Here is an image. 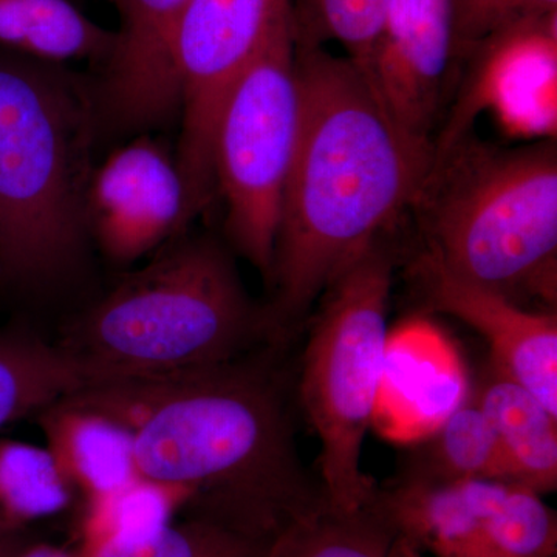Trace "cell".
<instances>
[{
  "label": "cell",
  "instance_id": "6da1fadb",
  "mask_svg": "<svg viewBox=\"0 0 557 557\" xmlns=\"http://www.w3.org/2000/svg\"><path fill=\"white\" fill-rule=\"evenodd\" d=\"M267 346L225 364L98 383L69 398L121 421L138 474L182 491L185 518L271 542L330 507L296 443L295 386Z\"/></svg>",
  "mask_w": 557,
  "mask_h": 557
},
{
  "label": "cell",
  "instance_id": "7a4b0ae2",
  "mask_svg": "<svg viewBox=\"0 0 557 557\" xmlns=\"http://www.w3.org/2000/svg\"><path fill=\"white\" fill-rule=\"evenodd\" d=\"M296 67L298 141L262 307L274 347H287L341 271L416 207L435 160L434 143L403 129L347 58L296 46Z\"/></svg>",
  "mask_w": 557,
  "mask_h": 557
},
{
  "label": "cell",
  "instance_id": "3957f363",
  "mask_svg": "<svg viewBox=\"0 0 557 557\" xmlns=\"http://www.w3.org/2000/svg\"><path fill=\"white\" fill-rule=\"evenodd\" d=\"M270 346L228 249L182 237L70 322L58 347L104 381L225 364Z\"/></svg>",
  "mask_w": 557,
  "mask_h": 557
},
{
  "label": "cell",
  "instance_id": "277c9868",
  "mask_svg": "<svg viewBox=\"0 0 557 557\" xmlns=\"http://www.w3.org/2000/svg\"><path fill=\"white\" fill-rule=\"evenodd\" d=\"M62 65L0 49V278L42 285L76 265L100 124Z\"/></svg>",
  "mask_w": 557,
  "mask_h": 557
},
{
  "label": "cell",
  "instance_id": "5b68a950",
  "mask_svg": "<svg viewBox=\"0 0 557 557\" xmlns=\"http://www.w3.org/2000/svg\"><path fill=\"white\" fill-rule=\"evenodd\" d=\"M424 258L520 302H556L555 141L502 149L468 135L434 160L416 207Z\"/></svg>",
  "mask_w": 557,
  "mask_h": 557
},
{
  "label": "cell",
  "instance_id": "8992f818",
  "mask_svg": "<svg viewBox=\"0 0 557 557\" xmlns=\"http://www.w3.org/2000/svg\"><path fill=\"white\" fill-rule=\"evenodd\" d=\"M392 277L394 256L381 239L341 271L319 299L295 381L321 445L319 482L341 511L366 507L379 487L361 458L386 373Z\"/></svg>",
  "mask_w": 557,
  "mask_h": 557
},
{
  "label": "cell",
  "instance_id": "52a82bcc",
  "mask_svg": "<svg viewBox=\"0 0 557 557\" xmlns=\"http://www.w3.org/2000/svg\"><path fill=\"white\" fill-rule=\"evenodd\" d=\"M299 119L296 39L289 14L231 90L214 139L215 188L225 200L228 239L259 271L267 287Z\"/></svg>",
  "mask_w": 557,
  "mask_h": 557
},
{
  "label": "cell",
  "instance_id": "ba28073f",
  "mask_svg": "<svg viewBox=\"0 0 557 557\" xmlns=\"http://www.w3.org/2000/svg\"><path fill=\"white\" fill-rule=\"evenodd\" d=\"M292 14L289 0H189L172 40L182 113L175 161L190 222L218 193L215 131L231 90L271 32Z\"/></svg>",
  "mask_w": 557,
  "mask_h": 557
},
{
  "label": "cell",
  "instance_id": "9c48e42d",
  "mask_svg": "<svg viewBox=\"0 0 557 557\" xmlns=\"http://www.w3.org/2000/svg\"><path fill=\"white\" fill-rule=\"evenodd\" d=\"M463 86L434 138L435 159L490 115L507 137L555 141L557 13L520 21L480 40L465 57Z\"/></svg>",
  "mask_w": 557,
  "mask_h": 557
},
{
  "label": "cell",
  "instance_id": "30bf717a",
  "mask_svg": "<svg viewBox=\"0 0 557 557\" xmlns=\"http://www.w3.org/2000/svg\"><path fill=\"white\" fill-rule=\"evenodd\" d=\"M189 223L177 161L157 139L135 138L91 172L87 236L112 262L123 265L145 258L183 236Z\"/></svg>",
  "mask_w": 557,
  "mask_h": 557
},
{
  "label": "cell",
  "instance_id": "8fae6325",
  "mask_svg": "<svg viewBox=\"0 0 557 557\" xmlns=\"http://www.w3.org/2000/svg\"><path fill=\"white\" fill-rule=\"evenodd\" d=\"M458 65L453 0H388L362 73L403 129L434 143Z\"/></svg>",
  "mask_w": 557,
  "mask_h": 557
},
{
  "label": "cell",
  "instance_id": "7c38bea8",
  "mask_svg": "<svg viewBox=\"0 0 557 557\" xmlns=\"http://www.w3.org/2000/svg\"><path fill=\"white\" fill-rule=\"evenodd\" d=\"M431 309L458 319L486 341L490 366L525 387L557 417V318L450 276L421 256L417 269Z\"/></svg>",
  "mask_w": 557,
  "mask_h": 557
},
{
  "label": "cell",
  "instance_id": "4fadbf2b",
  "mask_svg": "<svg viewBox=\"0 0 557 557\" xmlns=\"http://www.w3.org/2000/svg\"><path fill=\"white\" fill-rule=\"evenodd\" d=\"M120 14L102 65L101 120L126 129L152 126L178 110L172 40L189 0H110Z\"/></svg>",
  "mask_w": 557,
  "mask_h": 557
},
{
  "label": "cell",
  "instance_id": "5bb4252c",
  "mask_svg": "<svg viewBox=\"0 0 557 557\" xmlns=\"http://www.w3.org/2000/svg\"><path fill=\"white\" fill-rule=\"evenodd\" d=\"M509 483L497 480L413 482L376 487L375 500L399 537L424 556L471 557Z\"/></svg>",
  "mask_w": 557,
  "mask_h": 557
},
{
  "label": "cell",
  "instance_id": "9a60e30c",
  "mask_svg": "<svg viewBox=\"0 0 557 557\" xmlns=\"http://www.w3.org/2000/svg\"><path fill=\"white\" fill-rule=\"evenodd\" d=\"M35 418L46 448L84 500L139 475L129 429L108 413L65 397Z\"/></svg>",
  "mask_w": 557,
  "mask_h": 557
},
{
  "label": "cell",
  "instance_id": "2e32d148",
  "mask_svg": "<svg viewBox=\"0 0 557 557\" xmlns=\"http://www.w3.org/2000/svg\"><path fill=\"white\" fill-rule=\"evenodd\" d=\"M472 399L493 424L508 482L545 496L557 487V417L516 381L486 370Z\"/></svg>",
  "mask_w": 557,
  "mask_h": 557
},
{
  "label": "cell",
  "instance_id": "e0dca14e",
  "mask_svg": "<svg viewBox=\"0 0 557 557\" xmlns=\"http://www.w3.org/2000/svg\"><path fill=\"white\" fill-rule=\"evenodd\" d=\"M115 32L76 9L70 0H0V49L62 65L90 61L102 67Z\"/></svg>",
  "mask_w": 557,
  "mask_h": 557
},
{
  "label": "cell",
  "instance_id": "ac0fdd59",
  "mask_svg": "<svg viewBox=\"0 0 557 557\" xmlns=\"http://www.w3.org/2000/svg\"><path fill=\"white\" fill-rule=\"evenodd\" d=\"M98 383L104 380L62 348L0 332V431Z\"/></svg>",
  "mask_w": 557,
  "mask_h": 557
},
{
  "label": "cell",
  "instance_id": "d6986e66",
  "mask_svg": "<svg viewBox=\"0 0 557 557\" xmlns=\"http://www.w3.org/2000/svg\"><path fill=\"white\" fill-rule=\"evenodd\" d=\"M399 480L413 482H508L507 463L493 424L469 398L440 421L434 434L409 457Z\"/></svg>",
  "mask_w": 557,
  "mask_h": 557
},
{
  "label": "cell",
  "instance_id": "ffe728a7",
  "mask_svg": "<svg viewBox=\"0 0 557 557\" xmlns=\"http://www.w3.org/2000/svg\"><path fill=\"white\" fill-rule=\"evenodd\" d=\"M185 494L137 475L115 490L84 500L79 552L89 557L106 545L137 541L185 512Z\"/></svg>",
  "mask_w": 557,
  "mask_h": 557
},
{
  "label": "cell",
  "instance_id": "44dd1931",
  "mask_svg": "<svg viewBox=\"0 0 557 557\" xmlns=\"http://www.w3.org/2000/svg\"><path fill=\"white\" fill-rule=\"evenodd\" d=\"M397 536L373 497L354 511L325 507L296 520L271 541L265 557H391Z\"/></svg>",
  "mask_w": 557,
  "mask_h": 557
},
{
  "label": "cell",
  "instance_id": "7402d4cb",
  "mask_svg": "<svg viewBox=\"0 0 557 557\" xmlns=\"http://www.w3.org/2000/svg\"><path fill=\"white\" fill-rule=\"evenodd\" d=\"M75 494L46 446L0 438V533L60 515Z\"/></svg>",
  "mask_w": 557,
  "mask_h": 557
},
{
  "label": "cell",
  "instance_id": "603a6c76",
  "mask_svg": "<svg viewBox=\"0 0 557 557\" xmlns=\"http://www.w3.org/2000/svg\"><path fill=\"white\" fill-rule=\"evenodd\" d=\"M388 0H289L296 46L335 42L359 70L379 36Z\"/></svg>",
  "mask_w": 557,
  "mask_h": 557
},
{
  "label": "cell",
  "instance_id": "cb8c5ba5",
  "mask_svg": "<svg viewBox=\"0 0 557 557\" xmlns=\"http://www.w3.org/2000/svg\"><path fill=\"white\" fill-rule=\"evenodd\" d=\"M471 557H557V518L544 496L509 483Z\"/></svg>",
  "mask_w": 557,
  "mask_h": 557
},
{
  "label": "cell",
  "instance_id": "d4e9b609",
  "mask_svg": "<svg viewBox=\"0 0 557 557\" xmlns=\"http://www.w3.org/2000/svg\"><path fill=\"white\" fill-rule=\"evenodd\" d=\"M270 544L208 520L183 518L137 541L106 545L89 557H265Z\"/></svg>",
  "mask_w": 557,
  "mask_h": 557
},
{
  "label": "cell",
  "instance_id": "484cf974",
  "mask_svg": "<svg viewBox=\"0 0 557 557\" xmlns=\"http://www.w3.org/2000/svg\"><path fill=\"white\" fill-rule=\"evenodd\" d=\"M458 61L480 40L520 21L557 13V0H453Z\"/></svg>",
  "mask_w": 557,
  "mask_h": 557
},
{
  "label": "cell",
  "instance_id": "4316f807",
  "mask_svg": "<svg viewBox=\"0 0 557 557\" xmlns=\"http://www.w3.org/2000/svg\"><path fill=\"white\" fill-rule=\"evenodd\" d=\"M11 557H84L78 548L70 549L58 547V545L46 544H22Z\"/></svg>",
  "mask_w": 557,
  "mask_h": 557
},
{
  "label": "cell",
  "instance_id": "83f0119b",
  "mask_svg": "<svg viewBox=\"0 0 557 557\" xmlns=\"http://www.w3.org/2000/svg\"><path fill=\"white\" fill-rule=\"evenodd\" d=\"M391 557H428L424 556L420 549L410 545L408 541L405 539L397 536L394 542V547H392Z\"/></svg>",
  "mask_w": 557,
  "mask_h": 557
},
{
  "label": "cell",
  "instance_id": "f1b7e54d",
  "mask_svg": "<svg viewBox=\"0 0 557 557\" xmlns=\"http://www.w3.org/2000/svg\"><path fill=\"white\" fill-rule=\"evenodd\" d=\"M24 544L20 534L0 533V557H11Z\"/></svg>",
  "mask_w": 557,
  "mask_h": 557
}]
</instances>
